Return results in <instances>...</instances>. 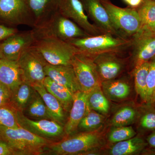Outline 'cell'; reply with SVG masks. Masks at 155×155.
I'll return each instance as SVG.
<instances>
[{
	"label": "cell",
	"mask_w": 155,
	"mask_h": 155,
	"mask_svg": "<svg viewBox=\"0 0 155 155\" xmlns=\"http://www.w3.org/2000/svg\"><path fill=\"white\" fill-rule=\"evenodd\" d=\"M0 140L9 147L13 155H38L45 153L52 140L41 137L21 127L0 126Z\"/></svg>",
	"instance_id": "6da1fadb"
},
{
	"label": "cell",
	"mask_w": 155,
	"mask_h": 155,
	"mask_svg": "<svg viewBox=\"0 0 155 155\" xmlns=\"http://www.w3.org/2000/svg\"><path fill=\"white\" fill-rule=\"evenodd\" d=\"M77 53L90 58L107 53H120L130 47L131 38H124L108 33L78 38L66 41Z\"/></svg>",
	"instance_id": "7a4b0ae2"
},
{
	"label": "cell",
	"mask_w": 155,
	"mask_h": 155,
	"mask_svg": "<svg viewBox=\"0 0 155 155\" xmlns=\"http://www.w3.org/2000/svg\"><path fill=\"white\" fill-rule=\"evenodd\" d=\"M102 143L97 130L84 131L49 146L45 153L55 155L90 154Z\"/></svg>",
	"instance_id": "3957f363"
},
{
	"label": "cell",
	"mask_w": 155,
	"mask_h": 155,
	"mask_svg": "<svg viewBox=\"0 0 155 155\" xmlns=\"http://www.w3.org/2000/svg\"><path fill=\"white\" fill-rule=\"evenodd\" d=\"M37 39L54 38L64 41L90 36L76 23L64 17L58 11L41 25L32 28Z\"/></svg>",
	"instance_id": "277c9868"
},
{
	"label": "cell",
	"mask_w": 155,
	"mask_h": 155,
	"mask_svg": "<svg viewBox=\"0 0 155 155\" xmlns=\"http://www.w3.org/2000/svg\"><path fill=\"white\" fill-rule=\"evenodd\" d=\"M48 64L52 65H71L77 53L69 43L54 38L38 39L33 45Z\"/></svg>",
	"instance_id": "5b68a950"
},
{
	"label": "cell",
	"mask_w": 155,
	"mask_h": 155,
	"mask_svg": "<svg viewBox=\"0 0 155 155\" xmlns=\"http://www.w3.org/2000/svg\"><path fill=\"white\" fill-rule=\"evenodd\" d=\"M116 28L126 38H131L142 27L137 9L121 8L109 0H100Z\"/></svg>",
	"instance_id": "8992f818"
},
{
	"label": "cell",
	"mask_w": 155,
	"mask_h": 155,
	"mask_svg": "<svg viewBox=\"0 0 155 155\" xmlns=\"http://www.w3.org/2000/svg\"><path fill=\"white\" fill-rule=\"evenodd\" d=\"M17 62L23 81L32 87L43 84L46 77L45 67L48 64L33 45L21 54Z\"/></svg>",
	"instance_id": "52a82bcc"
},
{
	"label": "cell",
	"mask_w": 155,
	"mask_h": 155,
	"mask_svg": "<svg viewBox=\"0 0 155 155\" xmlns=\"http://www.w3.org/2000/svg\"><path fill=\"white\" fill-rule=\"evenodd\" d=\"M0 23L14 27L26 25L33 28L34 20L27 0H0Z\"/></svg>",
	"instance_id": "ba28073f"
},
{
	"label": "cell",
	"mask_w": 155,
	"mask_h": 155,
	"mask_svg": "<svg viewBox=\"0 0 155 155\" xmlns=\"http://www.w3.org/2000/svg\"><path fill=\"white\" fill-rule=\"evenodd\" d=\"M71 65L75 72L81 91L88 93L93 89L101 86V80L93 58L76 53L72 58Z\"/></svg>",
	"instance_id": "9c48e42d"
},
{
	"label": "cell",
	"mask_w": 155,
	"mask_h": 155,
	"mask_svg": "<svg viewBox=\"0 0 155 155\" xmlns=\"http://www.w3.org/2000/svg\"><path fill=\"white\" fill-rule=\"evenodd\" d=\"M131 38L130 48L134 68L155 58V32L143 27Z\"/></svg>",
	"instance_id": "30bf717a"
},
{
	"label": "cell",
	"mask_w": 155,
	"mask_h": 155,
	"mask_svg": "<svg viewBox=\"0 0 155 155\" xmlns=\"http://www.w3.org/2000/svg\"><path fill=\"white\" fill-rule=\"evenodd\" d=\"M58 11L76 23L90 36L104 34L90 22L80 0H60Z\"/></svg>",
	"instance_id": "8fae6325"
},
{
	"label": "cell",
	"mask_w": 155,
	"mask_h": 155,
	"mask_svg": "<svg viewBox=\"0 0 155 155\" xmlns=\"http://www.w3.org/2000/svg\"><path fill=\"white\" fill-rule=\"evenodd\" d=\"M33 29L17 32L0 42V49L2 58L17 61L21 54L32 46L36 41Z\"/></svg>",
	"instance_id": "7c38bea8"
},
{
	"label": "cell",
	"mask_w": 155,
	"mask_h": 155,
	"mask_svg": "<svg viewBox=\"0 0 155 155\" xmlns=\"http://www.w3.org/2000/svg\"><path fill=\"white\" fill-rule=\"evenodd\" d=\"M17 112V119L20 127L44 138L51 140L59 138L64 133V127L50 119H33Z\"/></svg>",
	"instance_id": "4fadbf2b"
},
{
	"label": "cell",
	"mask_w": 155,
	"mask_h": 155,
	"mask_svg": "<svg viewBox=\"0 0 155 155\" xmlns=\"http://www.w3.org/2000/svg\"><path fill=\"white\" fill-rule=\"evenodd\" d=\"M88 18L103 33L126 38L113 24L109 14L100 0H80Z\"/></svg>",
	"instance_id": "5bb4252c"
},
{
	"label": "cell",
	"mask_w": 155,
	"mask_h": 155,
	"mask_svg": "<svg viewBox=\"0 0 155 155\" xmlns=\"http://www.w3.org/2000/svg\"><path fill=\"white\" fill-rule=\"evenodd\" d=\"M118 54L104 53L93 58L102 81L115 79L123 70L124 63Z\"/></svg>",
	"instance_id": "9a60e30c"
},
{
	"label": "cell",
	"mask_w": 155,
	"mask_h": 155,
	"mask_svg": "<svg viewBox=\"0 0 155 155\" xmlns=\"http://www.w3.org/2000/svg\"><path fill=\"white\" fill-rule=\"evenodd\" d=\"M87 94L88 93L81 91L74 93L69 119L64 127V133L67 135H72L77 131L81 119L90 110L87 104Z\"/></svg>",
	"instance_id": "2e32d148"
},
{
	"label": "cell",
	"mask_w": 155,
	"mask_h": 155,
	"mask_svg": "<svg viewBox=\"0 0 155 155\" xmlns=\"http://www.w3.org/2000/svg\"><path fill=\"white\" fill-rule=\"evenodd\" d=\"M46 75L73 93L80 90L75 72L71 65H52L48 64L45 67Z\"/></svg>",
	"instance_id": "e0dca14e"
},
{
	"label": "cell",
	"mask_w": 155,
	"mask_h": 155,
	"mask_svg": "<svg viewBox=\"0 0 155 155\" xmlns=\"http://www.w3.org/2000/svg\"><path fill=\"white\" fill-rule=\"evenodd\" d=\"M23 81L17 61L0 59V82L5 85L11 93Z\"/></svg>",
	"instance_id": "ac0fdd59"
},
{
	"label": "cell",
	"mask_w": 155,
	"mask_h": 155,
	"mask_svg": "<svg viewBox=\"0 0 155 155\" xmlns=\"http://www.w3.org/2000/svg\"><path fill=\"white\" fill-rule=\"evenodd\" d=\"M59 1L27 0L28 7L34 20V28L45 22L58 11Z\"/></svg>",
	"instance_id": "d6986e66"
},
{
	"label": "cell",
	"mask_w": 155,
	"mask_h": 155,
	"mask_svg": "<svg viewBox=\"0 0 155 155\" xmlns=\"http://www.w3.org/2000/svg\"><path fill=\"white\" fill-rule=\"evenodd\" d=\"M32 87L41 96L52 120L63 125L65 120V111L60 102L47 90L44 84H37Z\"/></svg>",
	"instance_id": "ffe728a7"
},
{
	"label": "cell",
	"mask_w": 155,
	"mask_h": 155,
	"mask_svg": "<svg viewBox=\"0 0 155 155\" xmlns=\"http://www.w3.org/2000/svg\"><path fill=\"white\" fill-rule=\"evenodd\" d=\"M43 84L47 90L60 102L64 110L68 111L71 109L74 99V93L48 76L45 78Z\"/></svg>",
	"instance_id": "44dd1931"
},
{
	"label": "cell",
	"mask_w": 155,
	"mask_h": 155,
	"mask_svg": "<svg viewBox=\"0 0 155 155\" xmlns=\"http://www.w3.org/2000/svg\"><path fill=\"white\" fill-rule=\"evenodd\" d=\"M101 87L107 97L113 101H121L127 98L130 94V85L126 81L120 79L102 81Z\"/></svg>",
	"instance_id": "7402d4cb"
},
{
	"label": "cell",
	"mask_w": 155,
	"mask_h": 155,
	"mask_svg": "<svg viewBox=\"0 0 155 155\" xmlns=\"http://www.w3.org/2000/svg\"><path fill=\"white\" fill-rule=\"evenodd\" d=\"M31 85L25 81L11 93L8 105L17 112L23 113L34 91Z\"/></svg>",
	"instance_id": "603a6c76"
},
{
	"label": "cell",
	"mask_w": 155,
	"mask_h": 155,
	"mask_svg": "<svg viewBox=\"0 0 155 155\" xmlns=\"http://www.w3.org/2000/svg\"><path fill=\"white\" fill-rule=\"evenodd\" d=\"M142 138L133 137L127 140L116 143L111 148L109 154L111 155H135L141 152L147 145Z\"/></svg>",
	"instance_id": "cb8c5ba5"
},
{
	"label": "cell",
	"mask_w": 155,
	"mask_h": 155,
	"mask_svg": "<svg viewBox=\"0 0 155 155\" xmlns=\"http://www.w3.org/2000/svg\"><path fill=\"white\" fill-rule=\"evenodd\" d=\"M23 114L31 119L52 120L43 100L35 90Z\"/></svg>",
	"instance_id": "d4e9b609"
},
{
	"label": "cell",
	"mask_w": 155,
	"mask_h": 155,
	"mask_svg": "<svg viewBox=\"0 0 155 155\" xmlns=\"http://www.w3.org/2000/svg\"><path fill=\"white\" fill-rule=\"evenodd\" d=\"M87 101L90 110L103 115H107L109 113L110 103L103 92L101 86L93 89L88 93Z\"/></svg>",
	"instance_id": "484cf974"
},
{
	"label": "cell",
	"mask_w": 155,
	"mask_h": 155,
	"mask_svg": "<svg viewBox=\"0 0 155 155\" xmlns=\"http://www.w3.org/2000/svg\"><path fill=\"white\" fill-rule=\"evenodd\" d=\"M150 61L134 68V83L136 91L143 101L147 102V78Z\"/></svg>",
	"instance_id": "4316f807"
},
{
	"label": "cell",
	"mask_w": 155,
	"mask_h": 155,
	"mask_svg": "<svg viewBox=\"0 0 155 155\" xmlns=\"http://www.w3.org/2000/svg\"><path fill=\"white\" fill-rule=\"evenodd\" d=\"M137 116L134 108L125 106L119 109L114 114L111 120L113 127L128 126L134 122Z\"/></svg>",
	"instance_id": "83f0119b"
},
{
	"label": "cell",
	"mask_w": 155,
	"mask_h": 155,
	"mask_svg": "<svg viewBox=\"0 0 155 155\" xmlns=\"http://www.w3.org/2000/svg\"><path fill=\"white\" fill-rule=\"evenodd\" d=\"M104 120L103 115L90 110L81 119L78 125V130L83 132L97 130L102 125Z\"/></svg>",
	"instance_id": "f1b7e54d"
},
{
	"label": "cell",
	"mask_w": 155,
	"mask_h": 155,
	"mask_svg": "<svg viewBox=\"0 0 155 155\" xmlns=\"http://www.w3.org/2000/svg\"><path fill=\"white\" fill-rule=\"evenodd\" d=\"M141 20L143 27H146L155 22V2L143 0L142 4L136 8Z\"/></svg>",
	"instance_id": "f546056e"
},
{
	"label": "cell",
	"mask_w": 155,
	"mask_h": 155,
	"mask_svg": "<svg viewBox=\"0 0 155 155\" xmlns=\"http://www.w3.org/2000/svg\"><path fill=\"white\" fill-rule=\"evenodd\" d=\"M136 133L131 126L114 127L108 134L109 141L113 143L127 140L134 137Z\"/></svg>",
	"instance_id": "4dcf8cb0"
},
{
	"label": "cell",
	"mask_w": 155,
	"mask_h": 155,
	"mask_svg": "<svg viewBox=\"0 0 155 155\" xmlns=\"http://www.w3.org/2000/svg\"><path fill=\"white\" fill-rule=\"evenodd\" d=\"M0 126L17 128L20 127L17 112L9 105L0 107Z\"/></svg>",
	"instance_id": "1f68e13d"
},
{
	"label": "cell",
	"mask_w": 155,
	"mask_h": 155,
	"mask_svg": "<svg viewBox=\"0 0 155 155\" xmlns=\"http://www.w3.org/2000/svg\"><path fill=\"white\" fill-rule=\"evenodd\" d=\"M155 90V58L150 61L147 78V102L150 103Z\"/></svg>",
	"instance_id": "d6a6232c"
},
{
	"label": "cell",
	"mask_w": 155,
	"mask_h": 155,
	"mask_svg": "<svg viewBox=\"0 0 155 155\" xmlns=\"http://www.w3.org/2000/svg\"><path fill=\"white\" fill-rule=\"evenodd\" d=\"M140 127L146 130H155V110H148L143 114L140 120Z\"/></svg>",
	"instance_id": "836d02e7"
},
{
	"label": "cell",
	"mask_w": 155,
	"mask_h": 155,
	"mask_svg": "<svg viewBox=\"0 0 155 155\" xmlns=\"http://www.w3.org/2000/svg\"><path fill=\"white\" fill-rule=\"evenodd\" d=\"M11 97V91L3 84H0V107L8 105Z\"/></svg>",
	"instance_id": "e575fe53"
},
{
	"label": "cell",
	"mask_w": 155,
	"mask_h": 155,
	"mask_svg": "<svg viewBox=\"0 0 155 155\" xmlns=\"http://www.w3.org/2000/svg\"><path fill=\"white\" fill-rule=\"evenodd\" d=\"M19 31L16 27L8 26L0 23V42L3 41L9 37Z\"/></svg>",
	"instance_id": "d590c367"
},
{
	"label": "cell",
	"mask_w": 155,
	"mask_h": 155,
	"mask_svg": "<svg viewBox=\"0 0 155 155\" xmlns=\"http://www.w3.org/2000/svg\"><path fill=\"white\" fill-rule=\"evenodd\" d=\"M12 151L8 145L0 140V155H12Z\"/></svg>",
	"instance_id": "8d00e7d4"
},
{
	"label": "cell",
	"mask_w": 155,
	"mask_h": 155,
	"mask_svg": "<svg viewBox=\"0 0 155 155\" xmlns=\"http://www.w3.org/2000/svg\"><path fill=\"white\" fill-rule=\"evenodd\" d=\"M127 4L129 8H137L142 4L143 0H123Z\"/></svg>",
	"instance_id": "74e56055"
},
{
	"label": "cell",
	"mask_w": 155,
	"mask_h": 155,
	"mask_svg": "<svg viewBox=\"0 0 155 155\" xmlns=\"http://www.w3.org/2000/svg\"><path fill=\"white\" fill-rule=\"evenodd\" d=\"M147 141L150 147L155 148V130L147 137Z\"/></svg>",
	"instance_id": "f35d334b"
},
{
	"label": "cell",
	"mask_w": 155,
	"mask_h": 155,
	"mask_svg": "<svg viewBox=\"0 0 155 155\" xmlns=\"http://www.w3.org/2000/svg\"><path fill=\"white\" fill-rule=\"evenodd\" d=\"M147 28H149L150 30L152 31L153 32H155V22L153 23L152 25H149V26H146Z\"/></svg>",
	"instance_id": "ab89813d"
},
{
	"label": "cell",
	"mask_w": 155,
	"mask_h": 155,
	"mask_svg": "<svg viewBox=\"0 0 155 155\" xmlns=\"http://www.w3.org/2000/svg\"><path fill=\"white\" fill-rule=\"evenodd\" d=\"M154 103H155V90L153 94L151 101L150 104H154Z\"/></svg>",
	"instance_id": "60d3db41"
},
{
	"label": "cell",
	"mask_w": 155,
	"mask_h": 155,
	"mask_svg": "<svg viewBox=\"0 0 155 155\" xmlns=\"http://www.w3.org/2000/svg\"><path fill=\"white\" fill-rule=\"evenodd\" d=\"M2 54H1V49H0V59H2Z\"/></svg>",
	"instance_id": "b9f144b4"
},
{
	"label": "cell",
	"mask_w": 155,
	"mask_h": 155,
	"mask_svg": "<svg viewBox=\"0 0 155 155\" xmlns=\"http://www.w3.org/2000/svg\"><path fill=\"white\" fill-rule=\"evenodd\" d=\"M151 1H153V2H155V0H151Z\"/></svg>",
	"instance_id": "7bdbcfd3"
}]
</instances>
